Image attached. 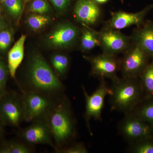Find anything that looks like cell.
<instances>
[{"label": "cell", "instance_id": "277c9868", "mask_svg": "<svg viewBox=\"0 0 153 153\" xmlns=\"http://www.w3.org/2000/svg\"><path fill=\"white\" fill-rule=\"evenodd\" d=\"M22 93L25 105V121L27 122L44 120L57 98L35 91L24 90Z\"/></svg>", "mask_w": 153, "mask_h": 153}, {"label": "cell", "instance_id": "7402d4cb", "mask_svg": "<svg viewBox=\"0 0 153 153\" xmlns=\"http://www.w3.org/2000/svg\"><path fill=\"white\" fill-rule=\"evenodd\" d=\"M131 113L153 127V101L138 105Z\"/></svg>", "mask_w": 153, "mask_h": 153}, {"label": "cell", "instance_id": "52a82bcc", "mask_svg": "<svg viewBox=\"0 0 153 153\" xmlns=\"http://www.w3.org/2000/svg\"><path fill=\"white\" fill-rule=\"evenodd\" d=\"M120 134L131 144L153 135V127L132 113L126 114L118 126Z\"/></svg>", "mask_w": 153, "mask_h": 153}, {"label": "cell", "instance_id": "e575fe53", "mask_svg": "<svg viewBox=\"0 0 153 153\" xmlns=\"http://www.w3.org/2000/svg\"><path fill=\"white\" fill-rule=\"evenodd\" d=\"M1 7H0V15H1Z\"/></svg>", "mask_w": 153, "mask_h": 153}, {"label": "cell", "instance_id": "4316f807", "mask_svg": "<svg viewBox=\"0 0 153 153\" xmlns=\"http://www.w3.org/2000/svg\"><path fill=\"white\" fill-rule=\"evenodd\" d=\"M87 148L84 144L81 143H75L70 146H66L57 150L58 153H87Z\"/></svg>", "mask_w": 153, "mask_h": 153}, {"label": "cell", "instance_id": "9a60e30c", "mask_svg": "<svg viewBox=\"0 0 153 153\" xmlns=\"http://www.w3.org/2000/svg\"><path fill=\"white\" fill-rule=\"evenodd\" d=\"M130 38L132 43L140 47L153 60V22H144L135 30Z\"/></svg>", "mask_w": 153, "mask_h": 153}, {"label": "cell", "instance_id": "5b68a950", "mask_svg": "<svg viewBox=\"0 0 153 153\" xmlns=\"http://www.w3.org/2000/svg\"><path fill=\"white\" fill-rule=\"evenodd\" d=\"M0 119L5 126H19L25 121L23 95L6 91L0 96Z\"/></svg>", "mask_w": 153, "mask_h": 153}, {"label": "cell", "instance_id": "7a4b0ae2", "mask_svg": "<svg viewBox=\"0 0 153 153\" xmlns=\"http://www.w3.org/2000/svg\"><path fill=\"white\" fill-rule=\"evenodd\" d=\"M65 87L44 57L35 54L29 61L27 86L22 89L39 91L57 98L63 95Z\"/></svg>", "mask_w": 153, "mask_h": 153}, {"label": "cell", "instance_id": "4fadbf2b", "mask_svg": "<svg viewBox=\"0 0 153 153\" xmlns=\"http://www.w3.org/2000/svg\"><path fill=\"white\" fill-rule=\"evenodd\" d=\"M74 13L77 21L86 26H92L98 22L101 10L94 0H78L74 7Z\"/></svg>", "mask_w": 153, "mask_h": 153}, {"label": "cell", "instance_id": "ba28073f", "mask_svg": "<svg viewBox=\"0 0 153 153\" xmlns=\"http://www.w3.org/2000/svg\"><path fill=\"white\" fill-rule=\"evenodd\" d=\"M99 85L95 91L88 94L84 86H82V91L85 99V112L84 114L85 123L90 134V121L91 120H101V114L104 106L105 99L109 94L108 87L104 79H100Z\"/></svg>", "mask_w": 153, "mask_h": 153}, {"label": "cell", "instance_id": "e0dca14e", "mask_svg": "<svg viewBox=\"0 0 153 153\" xmlns=\"http://www.w3.org/2000/svg\"><path fill=\"white\" fill-rule=\"evenodd\" d=\"M144 99L153 98V60L149 63L140 76Z\"/></svg>", "mask_w": 153, "mask_h": 153}, {"label": "cell", "instance_id": "7c38bea8", "mask_svg": "<svg viewBox=\"0 0 153 153\" xmlns=\"http://www.w3.org/2000/svg\"><path fill=\"white\" fill-rule=\"evenodd\" d=\"M153 8V5H151L136 13H128L123 11L113 13L111 19L106 22L105 27L119 30L132 25L140 27L144 23L145 17Z\"/></svg>", "mask_w": 153, "mask_h": 153}, {"label": "cell", "instance_id": "5bb4252c", "mask_svg": "<svg viewBox=\"0 0 153 153\" xmlns=\"http://www.w3.org/2000/svg\"><path fill=\"white\" fill-rule=\"evenodd\" d=\"M78 33L77 28L72 24H62L59 25L49 34L47 41L53 47H68L75 41Z\"/></svg>", "mask_w": 153, "mask_h": 153}, {"label": "cell", "instance_id": "8fae6325", "mask_svg": "<svg viewBox=\"0 0 153 153\" xmlns=\"http://www.w3.org/2000/svg\"><path fill=\"white\" fill-rule=\"evenodd\" d=\"M18 135L21 140L30 146L48 145L56 151L50 130L45 120L33 122L30 125L20 130Z\"/></svg>", "mask_w": 153, "mask_h": 153}, {"label": "cell", "instance_id": "484cf974", "mask_svg": "<svg viewBox=\"0 0 153 153\" xmlns=\"http://www.w3.org/2000/svg\"><path fill=\"white\" fill-rule=\"evenodd\" d=\"M9 71L7 66L2 60H0V96L6 92L7 81Z\"/></svg>", "mask_w": 153, "mask_h": 153}, {"label": "cell", "instance_id": "44dd1931", "mask_svg": "<svg viewBox=\"0 0 153 153\" xmlns=\"http://www.w3.org/2000/svg\"><path fill=\"white\" fill-rule=\"evenodd\" d=\"M51 62L57 76L59 77L64 76L68 71L69 66V61L68 57L62 54H56L52 56Z\"/></svg>", "mask_w": 153, "mask_h": 153}, {"label": "cell", "instance_id": "ac0fdd59", "mask_svg": "<svg viewBox=\"0 0 153 153\" xmlns=\"http://www.w3.org/2000/svg\"><path fill=\"white\" fill-rule=\"evenodd\" d=\"M34 146L22 141L9 140L0 144V153H32Z\"/></svg>", "mask_w": 153, "mask_h": 153}, {"label": "cell", "instance_id": "603a6c76", "mask_svg": "<svg viewBox=\"0 0 153 153\" xmlns=\"http://www.w3.org/2000/svg\"><path fill=\"white\" fill-rule=\"evenodd\" d=\"M50 22V18L44 14H32L27 19L28 26L34 30H41L48 25Z\"/></svg>", "mask_w": 153, "mask_h": 153}, {"label": "cell", "instance_id": "30bf717a", "mask_svg": "<svg viewBox=\"0 0 153 153\" xmlns=\"http://www.w3.org/2000/svg\"><path fill=\"white\" fill-rule=\"evenodd\" d=\"M90 63L91 75L100 79L108 78L111 80L118 78L117 71L120 70L121 60L116 56L102 53L92 57H85Z\"/></svg>", "mask_w": 153, "mask_h": 153}, {"label": "cell", "instance_id": "1f68e13d", "mask_svg": "<svg viewBox=\"0 0 153 153\" xmlns=\"http://www.w3.org/2000/svg\"><path fill=\"white\" fill-rule=\"evenodd\" d=\"M4 23L2 20L0 19V31L2 30L3 28L4 27Z\"/></svg>", "mask_w": 153, "mask_h": 153}, {"label": "cell", "instance_id": "6da1fadb", "mask_svg": "<svg viewBox=\"0 0 153 153\" xmlns=\"http://www.w3.org/2000/svg\"><path fill=\"white\" fill-rule=\"evenodd\" d=\"M49 127L56 151L68 146L76 135V125L68 98L64 95L56 99L44 120Z\"/></svg>", "mask_w": 153, "mask_h": 153}, {"label": "cell", "instance_id": "d6a6232c", "mask_svg": "<svg viewBox=\"0 0 153 153\" xmlns=\"http://www.w3.org/2000/svg\"><path fill=\"white\" fill-rule=\"evenodd\" d=\"M30 1V0H23V10H24L25 4H26L27 3H28V2Z\"/></svg>", "mask_w": 153, "mask_h": 153}, {"label": "cell", "instance_id": "f546056e", "mask_svg": "<svg viewBox=\"0 0 153 153\" xmlns=\"http://www.w3.org/2000/svg\"><path fill=\"white\" fill-rule=\"evenodd\" d=\"M5 125L0 119V141L2 140L4 135Z\"/></svg>", "mask_w": 153, "mask_h": 153}, {"label": "cell", "instance_id": "f1b7e54d", "mask_svg": "<svg viewBox=\"0 0 153 153\" xmlns=\"http://www.w3.org/2000/svg\"><path fill=\"white\" fill-rule=\"evenodd\" d=\"M50 1L57 10L63 11L68 7L70 0H50Z\"/></svg>", "mask_w": 153, "mask_h": 153}, {"label": "cell", "instance_id": "cb8c5ba5", "mask_svg": "<svg viewBox=\"0 0 153 153\" xmlns=\"http://www.w3.org/2000/svg\"><path fill=\"white\" fill-rule=\"evenodd\" d=\"M3 3L6 10L12 16L20 19L23 12L22 0H5Z\"/></svg>", "mask_w": 153, "mask_h": 153}, {"label": "cell", "instance_id": "836d02e7", "mask_svg": "<svg viewBox=\"0 0 153 153\" xmlns=\"http://www.w3.org/2000/svg\"><path fill=\"white\" fill-rule=\"evenodd\" d=\"M5 1V0H0V2L3 3Z\"/></svg>", "mask_w": 153, "mask_h": 153}, {"label": "cell", "instance_id": "d6986e66", "mask_svg": "<svg viewBox=\"0 0 153 153\" xmlns=\"http://www.w3.org/2000/svg\"><path fill=\"white\" fill-rule=\"evenodd\" d=\"M81 47L83 50L89 51L100 46L97 31L87 27L82 30L81 37Z\"/></svg>", "mask_w": 153, "mask_h": 153}, {"label": "cell", "instance_id": "3957f363", "mask_svg": "<svg viewBox=\"0 0 153 153\" xmlns=\"http://www.w3.org/2000/svg\"><path fill=\"white\" fill-rule=\"evenodd\" d=\"M109 102L112 110L130 113L144 99L139 78H118L109 87Z\"/></svg>", "mask_w": 153, "mask_h": 153}, {"label": "cell", "instance_id": "9c48e42d", "mask_svg": "<svg viewBox=\"0 0 153 153\" xmlns=\"http://www.w3.org/2000/svg\"><path fill=\"white\" fill-rule=\"evenodd\" d=\"M97 32L100 46L104 54L116 56L125 52L131 44V38L118 30L105 27Z\"/></svg>", "mask_w": 153, "mask_h": 153}, {"label": "cell", "instance_id": "d4e9b609", "mask_svg": "<svg viewBox=\"0 0 153 153\" xmlns=\"http://www.w3.org/2000/svg\"><path fill=\"white\" fill-rule=\"evenodd\" d=\"M51 10V7L46 0H34L29 7L30 12L36 14L47 13Z\"/></svg>", "mask_w": 153, "mask_h": 153}, {"label": "cell", "instance_id": "83f0119b", "mask_svg": "<svg viewBox=\"0 0 153 153\" xmlns=\"http://www.w3.org/2000/svg\"><path fill=\"white\" fill-rule=\"evenodd\" d=\"M13 35L9 30L0 31V50L4 51L10 47L12 43Z\"/></svg>", "mask_w": 153, "mask_h": 153}, {"label": "cell", "instance_id": "4dcf8cb0", "mask_svg": "<svg viewBox=\"0 0 153 153\" xmlns=\"http://www.w3.org/2000/svg\"><path fill=\"white\" fill-rule=\"evenodd\" d=\"M94 1L98 4H102L106 3L108 0H94Z\"/></svg>", "mask_w": 153, "mask_h": 153}, {"label": "cell", "instance_id": "8992f818", "mask_svg": "<svg viewBox=\"0 0 153 153\" xmlns=\"http://www.w3.org/2000/svg\"><path fill=\"white\" fill-rule=\"evenodd\" d=\"M150 59L140 47L131 43L121 60L120 70L123 77L139 78L149 63Z\"/></svg>", "mask_w": 153, "mask_h": 153}, {"label": "cell", "instance_id": "2e32d148", "mask_svg": "<svg viewBox=\"0 0 153 153\" xmlns=\"http://www.w3.org/2000/svg\"><path fill=\"white\" fill-rule=\"evenodd\" d=\"M26 36L22 35L10 50L8 55V67L11 77L16 79L17 69L24 57L25 44Z\"/></svg>", "mask_w": 153, "mask_h": 153}, {"label": "cell", "instance_id": "ffe728a7", "mask_svg": "<svg viewBox=\"0 0 153 153\" xmlns=\"http://www.w3.org/2000/svg\"><path fill=\"white\" fill-rule=\"evenodd\" d=\"M128 151L133 153H153V135L129 144Z\"/></svg>", "mask_w": 153, "mask_h": 153}]
</instances>
